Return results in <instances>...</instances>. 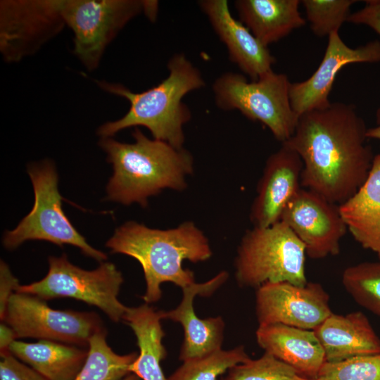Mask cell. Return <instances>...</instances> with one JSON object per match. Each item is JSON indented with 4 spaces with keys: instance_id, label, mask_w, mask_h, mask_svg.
<instances>
[{
    "instance_id": "obj_31",
    "label": "cell",
    "mask_w": 380,
    "mask_h": 380,
    "mask_svg": "<svg viewBox=\"0 0 380 380\" xmlns=\"http://www.w3.org/2000/svg\"><path fill=\"white\" fill-rule=\"evenodd\" d=\"M365 2V6L350 13L347 21L367 25L380 35V0H369Z\"/></svg>"
},
{
    "instance_id": "obj_35",
    "label": "cell",
    "mask_w": 380,
    "mask_h": 380,
    "mask_svg": "<svg viewBox=\"0 0 380 380\" xmlns=\"http://www.w3.org/2000/svg\"><path fill=\"white\" fill-rule=\"evenodd\" d=\"M121 380H141V379H139L135 374H132L127 375V376H125V378H123Z\"/></svg>"
},
{
    "instance_id": "obj_19",
    "label": "cell",
    "mask_w": 380,
    "mask_h": 380,
    "mask_svg": "<svg viewBox=\"0 0 380 380\" xmlns=\"http://www.w3.org/2000/svg\"><path fill=\"white\" fill-rule=\"evenodd\" d=\"M313 331L327 362L380 354V338L361 311L344 315L332 312Z\"/></svg>"
},
{
    "instance_id": "obj_33",
    "label": "cell",
    "mask_w": 380,
    "mask_h": 380,
    "mask_svg": "<svg viewBox=\"0 0 380 380\" xmlns=\"http://www.w3.org/2000/svg\"><path fill=\"white\" fill-rule=\"evenodd\" d=\"M17 338L13 329L3 322L0 325V353L1 356L9 353L11 344Z\"/></svg>"
},
{
    "instance_id": "obj_32",
    "label": "cell",
    "mask_w": 380,
    "mask_h": 380,
    "mask_svg": "<svg viewBox=\"0 0 380 380\" xmlns=\"http://www.w3.org/2000/svg\"><path fill=\"white\" fill-rule=\"evenodd\" d=\"M18 280L12 274L8 265L1 260L0 265V318L2 320L11 296L16 292Z\"/></svg>"
},
{
    "instance_id": "obj_12",
    "label": "cell",
    "mask_w": 380,
    "mask_h": 380,
    "mask_svg": "<svg viewBox=\"0 0 380 380\" xmlns=\"http://www.w3.org/2000/svg\"><path fill=\"white\" fill-rule=\"evenodd\" d=\"M255 313L259 326L282 324L314 330L332 312L329 296L319 283L298 286L283 281L257 289Z\"/></svg>"
},
{
    "instance_id": "obj_7",
    "label": "cell",
    "mask_w": 380,
    "mask_h": 380,
    "mask_svg": "<svg viewBox=\"0 0 380 380\" xmlns=\"http://www.w3.org/2000/svg\"><path fill=\"white\" fill-rule=\"evenodd\" d=\"M27 172L33 186L34 203L15 229L5 232L4 247L13 250L26 241L42 240L59 246L70 244L87 256L101 262L106 260V254L91 246L65 215L53 164L48 160L32 164Z\"/></svg>"
},
{
    "instance_id": "obj_13",
    "label": "cell",
    "mask_w": 380,
    "mask_h": 380,
    "mask_svg": "<svg viewBox=\"0 0 380 380\" xmlns=\"http://www.w3.org/2000/svg\"><path fill=\"white\" fill-rule=\"evenodd\" d=\"M280 220L302 241L312 259L338 255L348 231L338 204L303 187L287 203Z\"/></svg>"
},
{
    "instance_id": "obj_21",
    "label": "cell",
    "mask_w": 380,
    "mask_h": 380,
    "mask_svg": "<svg viewBox=\"0 0 380 380\" xmlns=\"http://www.w3.org/2000/svg\"><path fill=\"white\" fill-rule=\"evenodd\" d=\"M298 0H237L240 21L263 45L277 42L304 26Z\"/></svg>"
},
{
    "instance_id": "obj_24",
    "label": "cell",
    "mask_w": 380,
    "mask_h": 380,
    "mask_svg": "<svg viewBox=\"0 0 380 380\" xmlns=\"http://www.w3.org/2000/svg\"><path fill=\"white\" fill-rule=\"evenodd\" d=\"M106 335L103 329L90 338L87 357L73 380H121L129 374L130 366L138 354L115 353L108 345Z\"/></svg>"
},
{
    "instance_id": "obj_15",
    "label": "cell",
    "mask_w": 380,
    "mask_h": 380,
    "mask_svg": "<svg viewBox=\"0 0 380 380\" xmlns=\"http://www.w3.org/2000/svg\"><path fill=\"white\" fill-rule=\"evenodd\" d=\"M303 168L299 155L282 144L268 157L251 208L253 227H267L280 220L287 203L301 188Z\"/></svg>"
},
{
    "instance_id": "obj_11",
    "label": "cell",
    "mask_w": 380,
    "mask_h": 380,
    "mask_svg": "<svg viewBox=\"0 0 380 380\" xmlns=\"http://www.w3.org/2000/svg\"><path fill=\"white\" fill-rule=\"evenodd\" d=\"M65 25L61 0H4L0 3V50L18 62L37 52Z\"/></svg>"
},
{
    "instance_id": "obj_5",
    "label": "cell",
    "mask_w": 380,
    "mask_h": 380,
    "mask_svg": "<svg viewBox=\"0 0 380 380\" xmlns=\"http://www.w3.org/2000/svg\"><path fill=\"white\" fill-rule=\"evenodd\" d=\"M305 255L304 244L284 222L253 227L246 232L238 247L236 281L240 286L255 289L267 282L305 286L308 282Z\"/></svg>"
},
{
    "instance_id": "obj_23",
    "label": "cell",
    "mask_w": 380,
    "mask_h": 380,
    "mask_svg": "<svg viewBox=\"0 0 380 380\" xmlns=\"http://www.w3.org/2000/svg\"><path fill=\"white\" fill-rule=\"evenodd\" d=\"M9 352L48 380H73L81 370L88 350L60 342L14 341Z\"/></svg>"
},
{
    "instance_id": "obj_29",
    "label": "cell",
    "mask_w": 380,
    "mask_h": 380,
    "mask_svg": "<svg viewBox=\"0 0 380 380\" xmlns=\"http://www.w3.org/2000/svg\"><path fill=\"white\" fill-rule=\"evenodd\" d=\"M315 380H380V354L326 362Z\"/></svg>"
},
{
    "instance_id": "obj_9",
    "label": "cell",
    "mask_w": 380,
    "mask_h": 380,
    "mask_svg": "<svg viewBox=\"0 0 380 380\" xmlns=\"http://www.w3.org/2000/svg\"><path fill=\"white\" fill-rule=\"evenodd\" d=\"M148 1L61 0V13L73 33V53L86 69L100 63L108 45Z\"/></svg>"
},
{
    "instance_id": "obj_30",
    "label": "cell",
    "mask_w": 380,
    "mask_h": 380,
    "mask_svg": "<svg viewBox=\"0 0 380 380\" xmlns=\"http://www.w3.org/2000/svg\"><path fill=\"white\" fill-rule=\"evenodd\" d=\"M1 357L0 380H48L32 368L18 361L10 353Z\"/></svg>"
},
{
    "instance_id": "obj_25",
    "label": "cell",
    "mask_w": 380,
    "mask_h": 380,
    "mask_svg": "<svg viewBox=\"0 0 380 380\" xmlns=\"http://www.w3.org/2000/svg\"><path fill=\"white\" fill-rule=\"evenodd\" d=\"M250 359L243 346L227 350L221 348L184 361L167 380H217L233 367Z\"/></svg>"
},
{
    "instance_id": "obj_3",
    "label": "cell",
    "mask_w": 380,
    "mask_h": 380,
    "mask_svg": "<svg viewBox=\"0 0 380 380\" xmlns=\"http://www.w3.org/2000/svg\"><path fill=\"white\" fill-rule=\"evenodd\" d=\"M106 246L112 253L129 255L140 263L146 284L142 299L147 304L161 298L164 282L181 289L195 283L194 272L182 267L184 260L196 263L212 255L208 238L190 221L168 229L127 222L115 229Z\"/></svg>"
},
{
    "instance_id": "obj_6",
    "label": "cell",
    "mask_w": 380,
    "mask_h": 380,
    "mask_svg": "<svg viewBox=\"0 0 380 380\" xmlns=\"http://www.w3.org/2000/svg\"><path fill=\"white\" fill-rule=\"evenodd\" d=\"M291 84L287 75L273 70L251 82L242 75L226 72L215 81L213 91L220 108L239 110L265 125L283 143L292 137L298 120L290 102Z\"/></svg>"
},
{
    "instance_id": "obj_8",
    "label": "cell",
    "mask_w": 380,
    "mask_h": 380,
    "mask_svg": "<svg viewBox=\"0 0 380 380\" xmlns=\"http://www.w3.org/2000/svg\"><path fill=\"white\" fill-rule=\"evenodd\" d=\"M48 262V273L42 279L19 285L16 292L44 300L74 298L99 308L114 322L122 319L127 307L118 296L123 277L114 264L102 262L96 269L86 270L71 263L65 254L50 256Z\"/></svg>"
},
{
    "instance_id": "obj_18",
    "label": "cell",
    "mask_w": 380,
    "mask_h": 380,
    "mask_svg": "<svg viewBox=\"0 0 380 380\" xmlns=\"http://www.w3.org/2000/svg\"><path fill=\"white\" fill-rule=\"evenodd\" d=\"M258 346L293 367L302 377L315 380L326 362L323 348L313 330L282 324L258 326Z\"/></svg>"
},
{
    "instance_id": "obj_2",
    "label": "cell",
    "mask_w": 380,
    "mask_h": 380,
    "mask_svg": "<svg viewBox=\"0 0 380 380\" xmlns=\"http://www.w3.org/2000/svg\"><path fill=\"white\" fill-rule=\"evenodd\" d=\"M134 143L101 137L99 146L112 163L113 175L106 187L108 199L124 205H147L148 198L163 189L183 191L194 171V159L184 148L149 139L137 127Z\"/></svg>"
},
{
    "instance_id": "obj_34",
    "label": "cell",
    "mask_w": 380,
    "mask_h": 380,
    "mask_svg": "<svg viewBox=\"0 0 380 380\" xmlns=\"http://www.w3.org/2000/svg\"><path fill=\"white\" fill-rule=\"evenodd\" d=\"M376 125L372 128H368L366 136L367 139H375L380 140V108L376 112Z\"/></svg>"
},
{
    "instance_id": "obj_22",
    "label": "cell",
    "mask_w": 380,
    "mask_h": 380,
    "mask_svg": "<svg viewBox=\"0 0 380 380\" xmlns=\"http://www.w3.org/2000/svg\"><path fill=\"white\" fill-rule=\"evenodd\" d=\"M122 319L134 331L139 348L130 372L141 380H167L161 367L167 356L163 344L165 332L161 325V310L156 311L147 303L127 307Z\"/></svg>"
},
{
    "instance_id": "obj_14",
    "label": "cell",
    "mask_w": 380,
    "mask_h": 380,
    "mask_svg": "<svg viewBox=\"0 0 380 380\" xmlns=\"http://www.w3.org/2000/svg\"><path fill=\"white\" fill-rule=\"evenodd\" d=\"M327 46L315 72L306 80L291 83L289 97L291 108L299 117L313 110L329 107V95L335 77L345 65L355 63L380 61V42L374 40L357 48L347 46L338 32L329 36Z\"/></svg>"
},
{
    "instance_id": "obj_26",
    "label": "cell",
    "mask_w": 380,
    "mask_h": 380,
    "mask_svg": "<svg viewBox=\"0 0 380 380\" xmlns=\"http://www.w3.org/2000/svg\"><path fill=\"white\" fill-rule=\"evenodd\" d=\"M342 284L358 305L380 317V261L348 267L342 274Z\"/></svg>"
},
{
    "instance_id": "obj_16",
    "label": "cell",
    "mask_w": 380,
    "mask_h": 380,
    "mask_svg": "<svg viewBox=\"0 0 380 380\" xmlns=\"http://www.w3.org/2000/svg\"><path fill=\"white\" fill-rule=\"evenodd\" d=\"M226 271H222L203 283H194L182 289L179 305L169 311L161 310L163 319H168L181 324L184 340L179 359L185 360L199 357L222 348L224 322L221 317L201 319L194 309L196 296H210L228 279Z\"/></svg>"
},
{
    "instance_id": "obj_4",
    "label": "cell",
    "mask_w": 380,
    "mask_h": 380,
    "mask_svg": "<svg viewBox=\"0 0 380 380\" xmlns=\"http://www.w3.org/2000/svg\"><path fill=\"white\" fill-rule=\"evenodd\" d=\"M169 75L158 85L142 92H133L122 84L96 81L105 91L127 99L129 108L121 118L102 125L101 137H111L132 127L144 126L153 139L183 148L184 125L191 119V111L182 101L191 91L205 86L200 70L183 53L175 54L168 61Z\"/></svg>"
},
{
    "instance_id": "obj_10",
    "label": "cell",
    "mask_w": 380,
    "mask_h": 380,
    "mask_svg": "<svg viewBox=\"0 0 380 380\" xmlns=\"http://www.w3.org/2000/svg\"><path fill=\"white\" fill-rule=\"evenodd\" d=\"M1 321L13 329L17 338L79 346H88L90 338L105 329L94 312L55 310L37 296L18 292L11 296Z\"/></svg>"
},
{
    "instance_id": "obj_1",
    "label": "cell",
    "mask_w": 380,
    "mask_h": 380,
    "mask_svg": "<svg viewBox=\"0 0 380 380\" xmlns=\"http://www.w3.org/2000/svg\"><path fill=\"white\" fill-rule=\"evenodd\" d=\"M367 128L353 105L331 103L298 117L292 137L281 143L300 157V185L338 205L365 182L374 154Z\"/></svg>"
},
{
    "instance_id": "obj_17",
    "label": "cell",
    "mask_w": 380,
    "mask_h": 380,
    "mask_svg": "<svg viewBox=\"0 0 380 380\" xmlns=\"http://www.w3.org/2000/svg\"><path fill=\"white\" fill-rule=\"evenodd\" d=\"M198 4L226 45L229 59L252 81L272 71V66L276 60L268 47L232 16L227 0H202Z\"/></svg>"
},
{
    "instance_id": "obj_27",
    "label": "cell",
    "mask_w": 380,
    "mask_h": 380,
    "mask_svg": "<svg viewBox=\"0 0 380 380\" xmlns=\"http://www.w3.org/2000/svg\"><path fill=\"white\" fill-rule=\"evenodd\" d=\"M355 0H303L308 20L313 33L319 37L329 36L339 28L349 17Z\"/></svg>"
},
{
    "instance_id": "obj_28",
    "label": "cell",
    "mask_w": 380,
    "mask_h": 380,
    "mask_svg": "<svg viewBox=\"0 0 380 380\" xmlns=\"http://www.w3.org/2000/svg\"><path fill=\"white\" fill-rule=\"evenodd\" d=\"M221 380H312L300 376L296 371L272 355L265 352L258 359L239 364Z\"/></svg>"
},
{
    "instance_id": "obj_20",
    "label": "cell",
    "mask_w": 380,
    "mask_h": 380,
    "mask_svg": "<svg viewBox=\"0 0 380 380\" xmlns=\"http://www.w3.org/2000/svg\"><path fill=\"white\" fill-rule=\"evenodd\" d=\"M338 207L355 240L380 260V153L374 156L363 184Z\"/></svg>"
}]
</instances>
